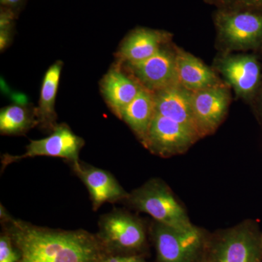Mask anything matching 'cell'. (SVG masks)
I'll return each mask as SVG.
<instances>
[{
  "instance_id": "cell-1",
  "label": "cell",
  "mask_w": 262,
  "mask_h": 262,
  "mask_svg": "<svg viewBox=\"0 0 262 262\" xmlns=\"http://www.w3.org/2000/svg\"><path fill=\"white\" fill-rule=\"evenodd\" d=\"M8 234L18 253L17 262H101V239L84 230H57L8 218Z\"/></svg>"
},
{
  "instance_id": "cell-2",
  "label": "cell",
  "mask_w": 262,
  "mask_h": 262,
  "mask_svg": "<svg viewBox=\"0 0 262 262\" xmlns=\"http://www.w3.org/2000/svg\"><path fill=\"white\" fill-rule=\"evenodd\" d=\"M125 201L137 211L147 213L163 225L181 229L194 226L170 188L161 179H149L134 189Z\"/></svg>"
},
{
  "instance_id": "cell-3",
  "label": "cell",
  "mask_w": 262,
  "mask_h": 262,
  "mask_svg": "<svg viewBox=\"0 0 262 262\" xmlns=\"http://www.w3.org/2000/svg\"><path fill=\"white\" fill-rule=\"evenodd\" d=\"M260 236L253 220L226 229L207 244V262H262Z\"/></svg>"
},
{
  "instance_id": "cell-4",
  "label": "cell",
  "mask_w": 262,
  "mask_h": 262,
  "mask_svg": "<svg viewBox=\"0 0 262 262\" xmlns=\"http://www.w3.org/2000/svg\"><path fill=\"white\" fill-rule=\"evenodd\" d=\"M151 234L157 262H201L206 254L205 234L194 225L181 229L155 222Z\"/></svg>"
},
{
  "instance_id": "cell-5",
  "label": "cell",
  "mask_w": 262,
  "mask_h": 262,
  "mask_svg": "<svg viewBox=\"0 0 262 262\" xmlns=\"http://www.w3.org/2000/svg\"><path fill=\"white\" fill-rule=\"evenodd\" d=\"M199 139L190 127L155 113L142 144L153 154L169 158L186 152Z\"/></svg>"
},
{
  "instance_id": "cell-6",
  "label": "cell",
  "mask_w": 262,
  "mask_h": 262,
  "mask_svg": "<svg viewBox=\"0 0 262 262\" xmlns=\"http://www.w3.org/2000/svg\"><path fill=\"white\" fill-rule=\"evenodd\" d=\"M84 144L83 139L74 134L67 124H59L48 137L31 140L24 154L14 156L5 155L3 165L5 168L18 160L38 156L63 158L72 164L77 163L80 161L79 155Z\"/></svg>"
},
{
  "instance_id": "cell-7",
  "label": "cell",
  "mask_w": 262,
  "mask_h": 262,
  "mask_svg": "<svg viewBox=\"0 0 262 262\" xmlns=\"http://www.w3.org/2000/svg\"><path fill=\"white\" fill-rule=\"evenodd\" d=\"M215 22L221 39L231 49H251L262 43L261 14L251 12H220Z\"/></svg>"
},
{
  "instance_id": "cell-8",
  "label": "cell",
  "mask_w": 262,
  "mask_h": 262,
  "mask_svg": "<svg viewBox=\"0 0 262 262\" xmlns=\"http://www.w3.org/2000/svg\"><path fill=\"white\" fill-rule=\"evenodd\" d=\"M99 227V239L104 246L121 251H135L145 243L142 222L126 212L115 211L103 215Z\"/></svg>"
},
{
  "instance_id": "cell-9",
  "label": "cell",
  "mask_w": 262,
  "mask_h": 262,
  "mask_svg": "<svg viewBox=\"0 0 262 262\" xmlns=\"http://www.w3.org/2000/svg\"><path fill=\"white\" fill-rule=\"evenodd\" d=\"M125 64L131 75L151 92L157 93L180 84L177 55L163 47L147 59Z\"/></svg>"
},
{
  "instance_id": "cell-10",
  "label": "cell",
  "mask_w": 262,
  "mask_h": 262,
  "mask_svg": "<svg viewBox=\"0 0 262 262\" xmlns=\"http://www.w3.org/2000/svg\"><path fill=\"white\" fill-rule=\"evenodd\" d=\"M230 102L225 86L192 92V106L196 127L201 137L209 135L223 122Z\"/></svg>"
},
{
  "instance_id": "cell-11",
  "label": "cell",
  "mask_w": 262,
  "mask_h": 262,
  "mask_svg": "<svg viewBox=\"0 0 262 262\" xmlns=\"http://www.w3.org/2000/svg\"><path fill=\"white\" fill-rule=\"evenodd\" d=\"M72 168L89 189L94 211H97L105 203L126 200L129 195L116 179L106 170L80 161L72 164Z\"/></svg>"
},
{
  "instance_id": "cell-12",
  "label": "cell",
  "mask_w": 262,
  "mask_h": 262,
  "mask_svg": "<svg viewBox=\"0 0 262 262\" xmlns=\"http://www.w3.org/2000/svg\"><path fill=\"white\" fill-rule=\"evenodd\" d=\"M122 63L117 62L108 71L100 82V89L108 107L119 118L129 103L137 96L143 86L132 75L122 70Z\"/></svg>"
},
{
  "instance_id": "cell-13",
  "label": "cell",
  "mask_w": 262,
  "mask_h": 262,
  "mask_svg": "<svg viewBox=\"0 0 262 262\" xmlns=\"http://www.w3.org/2000/svg\"><path fill=\"white\" fill-rule=\"evenodd\" d=\"M219 70L241 97L247 98L256 91L261 68L256 57L237 55L224 57L218 63Z\"/></svg>"
},
{
  "instance_id": "cell-14",
  "label": "cell",
  "mask_w": 262,
  "mask_h": 262,
  "mask_svg": "<svg viewBox=\"0 0 262 262\" xmlns=\"http://www.w3.org/2000/svg\"><path fill=\"white\" fill-rule=\"evenodd\" d=\"M154 95L155 113L190 127L200 136L193 112L192 92L177 84Z\"/></svg>"
},
{
  "instance_id": "cell-15",
  "label": "cell",
  "mask_w": 262,
  "mask_h": 262,
  "mask_svg": "<svg viewBox=\"0 0 262 262\" xmlns=\"http://www.w3.org/2000/svg\"><path fill=\"white\" fill-rule=\"evenodd\" d=\"M168 37L167 33L147 28H137L122 41L116 56L121 63L144 61L155 54Z\"/></svg>"
},
{
  "instance_id": "cell-16",
  "label": "cell",
  "mask_w": 262,
  "mask_h": 262,
  "mask_svg": "<svg viewBox=\"0 0 262 262\" xmlns=\"http://www.w3.org/2000/svg\"><path fill=\"white\" fill-rule=\"evenodd\" d=\"M176 55L179 82L184 89L196 92L222 85L214 72L195 56L182 51Z\"/></svg>"
},
{
  "instance_id": "cell-17",
  "label": "cell",
  "mask_w": 262,
  "mask_h": 262,
  "mask_svg": "<svg viewBox=\"0 0 262 262\" xmlns=\"http://www.w3.org/2000/svg\"><path fill=\"white\" fill-rule=\"evenodd\" d=\"M62 68L63 62H55L49 67L43 78L39 104L36 108V115L38 125L45 130L53 131L57 126L55 104Z\"/></svg>"
},
{
  "instance_id": "cell-18",
  "label": "cell",
  "mask_w": 262,
  "mask_h": 262,
  "mask_svg": "<svg viewBox=\"0 0 262 262\" xmlns=\"http://www.w3.org/2000/svg\"><path fill=\"white\" fill-rule=\"evenodd\" d=\"M155 114L154 93L143 87L137 96L124 110L121 120H124L143 143L145 140Z\"/></svg>"
},
{
  "instance_id": "cell-19",
  "label": "cell",
  "mask_w": 262,
  "mask_h": 262,
  "mask_svg": "<svg viewBox=\"0 0 262 262\" xmlns=\"http://www.w3.org/2000/svg\"><path fill=\"white\" fill-rule=\"evenodd\" d=\"M37 125L36 108L27 103H14L0 112V132L3 135H22Z\"/></svg>"
},
{
  "instance_id": "cell-20",
  "label": "cell",
  "mask_w": 262,
  "mask_h": 262,
  "mask_svg": "<svg viewBox=\"0 0 262 262\" xmlns=\"http://www.w3.org/2000/svg\"><path fill=\"white\" fill-rule=\"evenodd\" d=\"M17 15L13 11L1 7L0 8V51H4L10 46L14 32Z\"/></svg>"
},
{
  "instance_id": "cell-21",
  "label": "cell",
  "mask_w": 262,
  "mask_h": 262,
  "mask_svg": "<svg viewBox=\"0 0 262 262\" xmlns=\"http://www.w3.org/2000/svg\"><path fill=\"white\" fill-rule=\"evenodd\" d=\"M13 241L9 234H3L0 237V262L9 258L15 252L13 248Z\"/></svg>"
},
{
  "instance_id": "cell-22",
  "label": "cell",
  "mask_w": 262,
  "mask_h": 262,
  "mask_svg": "<svg viewBox=\"0 0 262 262\" xmlns=\"http://www.w3.org/2000/svg\"><path fill=\"white\" fill-rule=\"evenodd\" d=\"M27 1L28 0H0V4L1 7L11 10L18 16L19 13L27 4Z\"/></svg>"
},
{
  "instance_id": "cell-23",
  "label": "cell",
  "mask_w": 262,
  "mask_h": 262,
  "mask_svg": "<svg viewBox=\"0 0 262 262\" xmlns=\"http://www.w3.org/2000/svg\"><path fill=\"white\" fill-rule=\"evenodd\" d=\"M101 262H145L137 256H106Z\"/></svg>"
},
{
  "instance_id": "cell-24",
  "label": "cell",
  "mask_w": 262,
  "mask_h": 262,
  "mask_svg": "<svg viewBox=\"0 0 262 262\" xmlns=\"http://www.w3.org/2000/svg\"><path fill=\"white\" fill-rule=\"evenodd\" d=\"M18 259V253L17 252V251H15L14 253H13V255H12L9 258H8V259L5 260V261L3 262H17Z\"/></svg>"
},
{
  "instance_id": "cell-25",
  "label": "cell",
  "mask_w": 262,
  "mask_h": 262,
  "mask_svg": "<svg viewBox=\"0 0 262 262\" xmlns=\"http://www.w3.org/2000/svg\"><path fill=\"white\" fill-rule=\"evenodd\" d=\"M246 1L252 4L262 5V0H246Z\"/></svg>"
},
{
  "instance_id": "cell-26",
  "label": "cell",
  "mask_w": 262,
  "mask_h": 262,
  "mask_svg": "<svg viewBox=\"0 0 262 262\" xmlns=\"http://www.w3.org/2000/svg\"><path fill=\"white\" fill-rule=\"evenodd\" d=\"M260 241H261V248L262 251V232H261V236H260Z\"/></svg>"
},
{
  "instance_id": "cell-27",
  "label": "cell",
  "mask_w": 262,
  "mask_h": 262,
  "mask_svg": "<svg viewBox=\"0 0 262 262\" xmlns=\"http://www.w3.org/2000/svg\"><path fill=\"white\" fill-rule=\"evenodd\" d=\"M201 262H207L206 254H205L204 258H203V261H202Z\"/></svg>"
},
{
  "instance_id": "cell-28",
  "label": "cell",
  "mask_w": 262,
  "mask_h": 262,
  "mask_svg": "<svg viewBox=\"0 0 262 262\" xmlns=\"http://www.w3.org/2000/svg\"><path fill=\"white\" fill-rule=\"evenodd\" d=\"M261 116H262V101H261Z\"/></svg>"
}]
</instances>
